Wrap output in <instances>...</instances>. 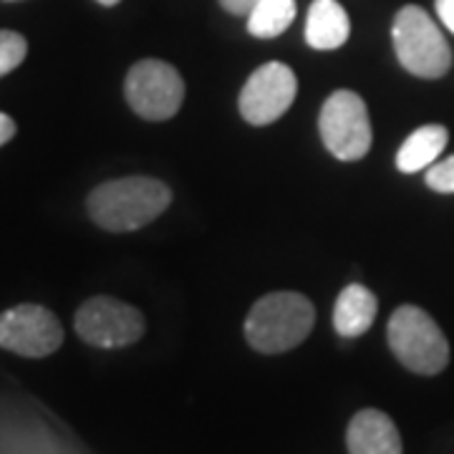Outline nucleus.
<instances>
[{"instance_id": "14", "label": "nucleus", "mask_w": 454, "mask_h": 454, "mask_svg": "<svg viewBox=\"0 0 454 454\" xmlns=\"http://www.w3.org/2000/svg\"><path fill=\"white\" fill-rule=\"evenodd\" d=\"M298 16L295 0H258L247 13V33L255 38H278L293 26Z\"/></svg>"}, {"instance_id": "7", "label": "nucleus", "mask_w": 454, "mask_h": 454, "mask_svg": "<svg viewBox=\"0 0 454 454\" xmlns=\"http://www.w3.org/2000/svg\"><path fill=\"white\" fill-rule=\"evenodd\" d=\"M74 328L89 346L124 348L145 336V316L124 301L97 295L76 310Z\"/></svg>"}, {"instance_id": "13", "label": "nucleus", "mask_w": 454, "mask_h": 454, "mask_svg": "<svg viewBox=\"0 0 454 454\" xmlns=\"http://www.w3.org/2000/svg\"><path fill=\"white\" fill-rule=\"evenodd\" d=\"M450 142V131L442 124H424L417 131H411L404 139V145L396 152V169L404 175H414L429 169L439 162V154Z\"/></svg>"}, {"instance_id": "17", "label": "nucleus", "mask_w": 454, "mask_h": 454, "mask_svg": "<svg viewBox=\"0 0 454 454\" xmlns=\"http://www.w3.org/2000/svg\"><path fill=\"white\" fill-rule=\"evenodd\" d=\"M217 3L225 8L230 16H247L255 8L258 0H217Z\"/></svg>"}, {"instance_id": "10", "label": "nucleus", "mask_w": 454, "mask_h": 454, "mask_svg": "<svg viewBox=\"0 0 454 454\" xmlns=\"http://www.w3.org/2000/svg\"><path fill=\"white\" fill-rule=\"evenodd\" d=\"M346 447L348 454H404L396 424L379 409H361L351 419Z\"/></svg>"}, {"instance_id": "12", "label": "nucleus", "mask_w": 454, "mask_h": 454, "mask_svg": "<svg viewBox=\"0 0 454 454\" xmlns=\"http://www.w3.org/2000/svg\"><path fill=\"white\" fill-rule=\"evenodd\" d=\"M379 301L366 286L351 283L339 293L336 309H333V325L336 333L343 339H356L364 336L376 321Z\"/></svg>"}, {"instance_id": "4", "label": "nucleus", "mask_w": 454, "mask_h": 454, "mask_svg": "<svg viewBox=\"0 0 454 454\" xmlns=\"http://www.w3.org/2000/svg\"><path fill=\"white\" fill-rule=\"evenodd\" d=\"M387 339L394 356L409 372L434 376L450 364V343L437 321L419 306H399L391 313Z\"/></svg>"}, {"instance_id": "5", "label": "nucleus", "mask_w": 454, "mask_h": 454, "mask_svg": "<svg viewBox=\"0 0 454 454\" xmlns=\"http://www.w3.org/2000/svg\"><path fill=\"white\" fill-rule=\"evenodd\" d=\"M318 129L325 149L340 162H358L372 149V119L356 91L340 89L325 98L318 116Z\"/></svg>"}, {"instance_id": "9", "label": "nucleus", "mask_w": 454, "mask_h": 454, "mask_svg": "<svg viewBox=\"0 0 454 454\" xmlns=\"http://www.w3.org/2000/svg\"><path fill=\"white\" fill-rule=\"evenodd\" d=\"M298 94V79L291 66L270 61L258 66L240 91V114L253 127H268L288 112Z\"/></svg>"}, {"instance_id": "16", "label": "nucleus", "mask_w": 454, "mask_h": 454, "mask_svg": "<svg viewBox=\"0 0 454 454\" xmlns=\"http://www.w3.org/2000/svg\"><path fill=\"white\" fill-rule=\"evenodd\" d=\"M424 179H427V187L439 195H454V154L432 164Z\"/></svg>"}, {"instance_id": "20", "label": "nucleus", "mask_w": 454, "mask_h": 454, "mask_svg": "<svg viewBox=\"0 0 454 454\" xmlns=\"http://www.w3.org/2000/svg\"><path fill=\"white\" fill-rule=\"evenodd\" d=\"M98 5H104V8H112V5H116V3H121V0H97Z\"/></svg>"}, {"instance_id": "15", "label": "nucleus", "mask_w": 454, "mask_h": 454, "mask_svg": "<svg viewBox=\"0 0 454 454\" xmlns=\"http://www.w3.org/2000/svg\"><path fill=\"white\" fill-rule=\"evenodd\" d=\"M28 43L26 38L16 31H0V79L26 61Z\"/></svg>"}, {"instance_id": "11", "label": "nucleus", "mask_w": 454, "mask_h": 454, "mask_svg": "<svg viewBox=\"0 0 454 454\" xmlns=\"http://www.w3.org/2000/svg\"><path fill=\"white\" fill-rule=\"evenodd\" d=\"M303 35L310 49L336 51L351 35V18L339 0H313Z\"/></svg>"}, {"instance_id": "18", "label": "nucleus", "mask_w": 454, "mask_h": 454, "mask_svg": "<svg viewBox=\"0 0 454 454\" xmlns=\"http://www.w3.org/2000/svg\"><path fill=\"white\" fill-rule=\"evenodd\" d=\"M434 8L442 26H447V31L454 33V0H434Z\"/></svg>"}, {"instance_id": "2", "label": "nucleus", "mask_w": 454, "mask_h": 454, "mask_svg": "<svg viewBox=\"0 0 454 454\" xmlns=\"http://www.w3.org/2000/svg\"><path fill=\"white\" fill-rule=\"evenodd\" d=\"M316 309L306 295L278 291L262 295L245 318V339L260 354H286L309 339Z\"/></svg>"}, {"instance_id": "19", "label": "nucleus", "mask_w": 454, "mask_h": 454, "mask_svg": "<svg viewBox=\"0 0 454 454\" xmlns=\"http://www.w3.org/2000/svg\"><path fill=\"white\" fill-rule=\"evenodd\" d=\"M16 137V121L8 114L0 112V146L8 145Z\"/></svg>"}, {"instance_id": "3", "label": "nucleus", "mask_w": 454, "mask_h": 454, "mask_svg": "<svg viewBox=\"0 0 454 454\" xmlns=\"http://www.w3.org/2000/svg\"><path fill=\"white\" fill-rule=\"evenodd\" d=\"M391 43L402 68L419 79H442L452 68V49L422 5H404L391 23Z\"/></svg>"}, {"instance_id": "8", "label": "nucleus", "mask_w": 454, "mask_h": 454, "mask_svg": "<svg viewBox=\"0 0 454 454\" xmlns=\"http://www.w3.org/2000/svg\"><path fill=\"white\" fill-rule=\"evenodd\" d=\"M64 343L59 318L43 306L20 303L0 313V348L26 358H46Z\"/></svg>"}, {"instance_id": "6", "label": "nucleus", "mask_w": 454, "mask_h": 454, "mask_svg": "<svg viewBox=\"0 0 454 454\" xmlns=\"http://www.w3.org/2000/svg\"><path fill=\"white\" fill-rule=\"evenodd\" d=\"M127 101L146 121H167L184 101V82L179 71L160 59H145L131 66L124 82Z\"/></svg>"}, {"instance_id": "1", "label": "nucleus", "mask_w": 454, "mask_h": 454, "mask_svg": "<svg viewBox=\"0 0 454 454\" xmlns=\"http://www.w3.org/2000/svg\"><path fill=\"white\" fill-rule=\"evenodd\" d=\"M172 202L162 179L121 177L98 184L86 200L89 217L109 232H134L157 220Z\"/></svg>"}]
</instances>
